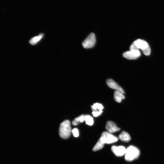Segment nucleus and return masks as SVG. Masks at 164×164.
<instances>
[{"instance_id":"9d476101","label":"nucleus","mask_w":164,"mask_h":164,"mask_svg":"<svg viewBox=\"0 0 164 164\" xmlns=\"http://www.w3.org/2000/svg\"><path fill=\"white\" fill-rule=\"evenodd\" d=\"M120 91L116 90L114 93V99L118 103H120L122 99L125 98V96Z\"/></svg>"},{"instance_id":"20e7f679","label":"nucleus","mask_w":164,"mask_h":164,"mask_svg":"<svg viewBox=\"0 0 164 164\" xmlns=\"http://www.w3.org/2000/svg\"><path fill=\"white\" fill-rule=\"evenodd\" d=\"M100 139L105 144H108L115 143L118 140L117 137L108 132H104L102 133Z\"/></svg>"},{"instance_id":"6e6552de","label":"nucleus","mask_w":164,"mask_h":164,"mask_svg":"<svg viewBox=\"0 0 164 164\" xmlns=\"http://www.w3.org/2000/svg\"><path fill=\"white\" fill-rule=\"evenodd\" d=\"M106 128L109 132L112 134L120 130L118 128L114 122L111 121H108L107 123L106 126Z\"/></svg>"},{"instance_id":"f03ea898","label":"nucleus","mask_w":164,"mask_h":164,"mask_svg":"<svg viewBox=\"0 0 164 164\" xmlns=\"http://www.w3.org/2000/svg\"><path fill=\"white\" fill-rule=\"evenodd\" d=\"M140 151L136 147L131 146L127 149L125 154V160L129 161L137 159L139 156Z\"/></svg>"},{"instance_id":"ddd939ff","label":"nucleus","mask_w":164,"mask_h":164,"mask_svg":"<svg viewBox=\"0 0 164 164\" xmlns=\"http://www.w3.org/2000/svg\"><path fill=\"white\" fill-rule=\"evenodd\" d=\"M86 115L83 114L75 118L72 122V124L75 126L79 124V123L83 122L85 121Z\"/></svg>"},{"instance_id":"9b49d317","label":"nucleus","mask_w":164,"mask_h":164,"mask_svg":"<svg viewBox=\"0 0 164 164\" xmlns=\"http://www.w3.org/2000/svg\"><path fill=\"white\" fill-rule=\"evenodd\" d=\"M119 139L123 141L128 142L131 140V137L128 133L123 131L119 135Z\"/></svg>"},{"instance_id":"39448f33","label":"nucleus","mask_w":164,"mask_h":164,"mask_svg":"<svg viewBox=\"0 0 164 164\" xmlns=\"http://www.w3.org/2000/svg\"><path fill=\"white\" fill-rule=\"evenodd\" d=\"M96 42V38L94 33L90 34L82 43L83 47L88 49L93 47Z\"/></svg>"},{"instance_id":"2eb2a0df","label":"nucleus","mask_w":164,"mask_h":164,"mask_svg":"<svg viewBox=\"0 0 164 164\" xmlns=\"http://www.w3.org/2000/svg\"><path fill=\"white\" fill-rule=\"evenodd\" d=\"M91 107L92 110L93 111H102L104 108L101 104L98 103L94 104Z\"/></svg>"},{"instance_id":"f8f14e48","label":"nucleus","mask_w":164,"mask_h":164,"mask_svg":"<svg viewBox=\"0 0 164 164\" xmlns=\"http://www.w3.org/2000/svg\"><path fill=\"white\" fill-rule=\"evenodd\" d=\"M43 34H41L38 36L34 37L30 40L29 43L32 45H36L42 39L43 37Z\"/></svg>"},{"instance_id":"7ed1b4c3","label":"nucleus","mask_w":164,"mask_h":164,"mask_svg":"<svg viewBox=\"0 0 164 164\" xmlns=\"http://www.w3.org/2000/svg\"><path fill=\"white\" fill-rule=\"evenodd\" d=\"M134 43L138 50L141 49L145 55L148 56L150 55L151 49L148 44L145 41L138 39L135 41Z\"/></svg>"},{"instance_id":"f3484780","label":"nucleus","mask_w":164,"mask_h":164,"mask_svg":"<svg viewBox=\"0 0 164 164\" xmlns=\"http://www.w3.org/2000/svg\"><path fill=\"white\" fill-rule=\"evenodd\" d=\"M73 135L75 137H77L79 136V132L78 129L77 128L74 129L72 131Z\"/></svg>"},{"instance_id":"f257e3e1","label":"nucleus","mask_w":164,"mask_h":164,"mask_svg":"<svg viewBox=\"0 0 164 164\" xmlns=\"http://www.w3.org/2000/svg\"><path fill=\"white\" fill-rule=\"evenodd\" d=\"M71 132L70 122L69 120H66L61 123L59 129L60 137L63 139H68Z\"/></svg>"},{"instance_id":"a211bd4d","label":"nucleus","mask_w":164,"mask_h":164,"mask_svg":"<svg viewBox=\"0 0 164 164\" xmlns=\"http://www.w3.org/2000/svg\"><path fill=\"white\" fill-rule=\"evenodd\" d=\"M102 112H103V111H102V110L99 111H93V112H92V114H93L94 116V117H97L101 115Z\"/></svg>"},{"instance_id":"423d86ee","label":"nucleus","mask_w":164,"mask_h":164,"mask_svg":"<svg viewBox=\"0 0 164 164\" xmlns=\"http://www.w3.org/2000/svg\"><path fill=\"white\" fill-rule=\"evenodd\" d=\"M141 55L139 50H131L127 51L123 54L124 58L129 60H135L139 58Z\"/></svg>"},{"instance_id":"0eeeda50","label":"nucleus","mask_w":164,"mask_h":164,"mask_svg":"<svg viewBox=\"0 0 164 164\" xmlns=\"http://www.w3.org/2000/svg\"><path fill=\"white\" fill-rule=\"evenodd\" d=\"M111 149L115 155L118 157L122 156L125 155L127 151L125 147L122 146L117 147L113 146L111 147Z\"/></svg>"},{"instance_id":"4468645a","label":"nucleus","mask_w":164,"mask_h":164,"mask_svg":"<svg viewBox=\"0 0 164 164\" xmlns=\"http://www.w3.org/2000/svg\"><path fill=\"white\" fill-rule=\"evenodd\" d=\"M105 143L100 138L93 149L94 151H96L103 148Z\"/></svg>"},{"instance_id":"dca6fc26","label":"nucleus","mask_w":164,"mask_h":164,"mask_svg":"<svg viewBox=\"0 0 164 164\" xmlns=\"http://www.w3.org/2000/svg\"><path fill=\"white\" fill-rule=\"evenodd\" d=\"M85 121L86 124L89 126L93 125L94 124V120L93 117L89 115H86Z\"/></svg>"},{"instance_id":"1a4fd4ad","label":"nucleus","mask_w":164,"mask_h":164,"mask_svg":"<svg viewBox=\"0 0 164 164\" xmlns=\"http://www.w3.org/2000/svg\"><path fill=\"white\" fill-rule=\"evenodd\" d=\"M107 86L110 88L119 90L123 94H125V91L124 90L119 86L115 81L111 79H108L106 81Z\"/></svg>"}]
</instances>
